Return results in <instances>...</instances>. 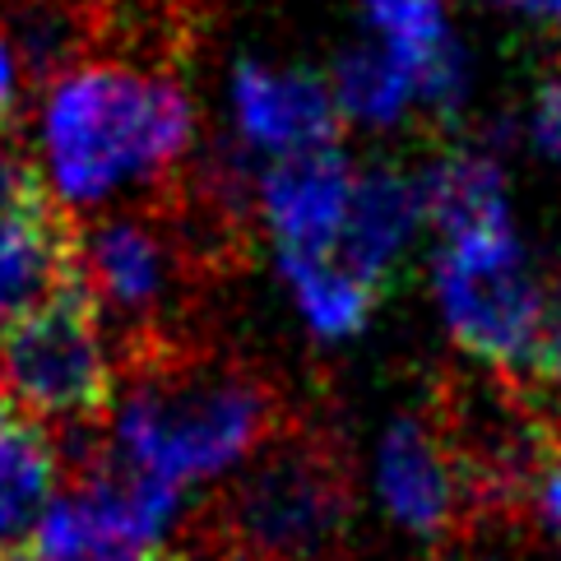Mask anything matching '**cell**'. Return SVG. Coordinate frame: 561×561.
I'll list each match as a JSON object with an SVG mask.
<instances>
[{
	"label": "cell",
	"instance_id": "cell-5",
	"mask_svg": "<svg viewBox=\"0 0 561 561\" xmlns=\"http://www.w3.org/2000/svg\"><path fill=\"white\" fill-rule=\"evenodd\" d=\"M0 376L33 417L70 427H93L116 404V363L107 325L89 293L75 284L24 325L0 339Z\"/></svg>",
	"mask_w": 561,
	"mask_h": 561
},
{
	"label": "cell",
	"instance_id": "cell-12",
	"mask_svg": "<svg viewBox=\"0 0 561 561\" xmlns=\"http://www.w3.org/2000/svg\"><path fill=\"white\" fill-rule=\"evenodd\" d=\"M427 232L423 195H417V172L394 163H367L357 168V191L348 209V228L339 242V260L363 274L367 284L386 293L394 270L404 265L413 242Z\"/></svg>",
	"mask_w": 561,
	"mask_h": 561
},
{
	"label": "cell",
	"instance_id": "cell-19",
	"mask_svg": "<svg viewBox=\"0 0 561 561\" xmlns=\"http://www.w3.org/2000/svg\"><path fill=\"white\" fill-rule=\"evenodd\" d=\"M534 511L543 515V525L561 538V440H552L543 465H538V478H534Z\"/></svg>",
	"mask_w": 561,
	"mask_h": 561
},
{
	"label": "cell",
	"instance_id": "cell-7",
	"mask_svg": "<svg viewBox=\"0 0 561 561\" xmlns=\"http://www.w3.org/2000/svg\"><path fill=\"white\" fill-rule=\"evenodd\" d=\"M228 135L247 168L265 172L288 158L339 145V107L330 75L311 66H284L265 56H242L228 70Z\"/></svg>",
	"mask_w": 561,
	"mask_h": 561
},
{
	"label": "cell",
	"instance_id": "cell-21",
	"mask_svg": "<svg viewBox=\"0 0 561 561\" xmlns=\"http://www.w3.org/2000/svg\"><path fill=\"white\" fill-rule=\"evenodd\" d=\"M534 371L561 386V278H552V316H548V334H543V348H538Z\"/></svg>",
	"mask_w": 561,
	"mask_h": 561
},
{
	"label": "cell",
	"instance_id": "cell-26",
	"mask_svg": "<svg viewBox=\"0 0 561 561\" xmlns=\"http://www.w3.org/2000/svg\"><path fill=\"white\" fill-rule=\"evenodd\" d=\"M538 24L561 33V0H543V5H538Z\"/></svg>",
	"mask_w": 561,
	"mask_h": 561
},
{
	"label": "cell",
	"instance_id": "cell-20",
	"mask_svg": "<svg viewBox=\"0 0 561 561\" xmlns=\"http://www.w3.org/2000/svg\"><path fill=\"white\" fill-rule=\"evenodd\" d=\"M33 186H37V172L28 163H19V158L0 145V214L14 209Z\"/></svg>",
	"mask_w": 561,
	"mask_h": 561
},
{
	"label": "cell",
	"instance_id": "cell-27",
	"mask_svg": "<svg viewBox=\"0 0 561 561\" xmlns=\"http://www.w3.org/2000/svg\"><path fill=\"white\" fill-rule=\"evenodd\" d=\"M10 423V386H5V376H0V427Z\"/></svg>",
	"mask_w": 561,
	"mask_h": 561
},
{
	"label": "cell",
	"instance_id": "cell-14",
	"mask_svg": "<svg viewBox=\"0 0 561 561\" xmlns=\"http://www.w3.org/2000/svg\"><path fill=\"white\" fill-rule=\"evenodd\" d=\"M417 195H423V218L436 232V242L515 224L506 163L492 149H478V145L440 149L417 172Z\"/></svg>",
	"mask_w": 561,
	"mask_h": 561
},
{
	"label": "cell",
	"instance_id": "cell-18",
	"mask_svg": "<svg viewBox=\"0 0 561 561\" xmlns=\"http://www.w3.org/2000/svg\"><path fill=\"white\" fill-rule=\"evenodd\" d=\"M529 145L561 163V66L534 89V103H529Z\"/></svg>",
	"mask_w": 561,
	"mask_h": 561
},
{
	"label": "cell",
	"instance_id": "cell-13",
	"mask_svg": "<svg viewBox=\"0 0 561 561\" xmlns=\"http://www.w3.org/2000/svg\"><path fill=\"white\" fill-rule=\"evenodd\" d=\"M75 496L84 501L107 561L153 548V538L182 511V488H172L145 469H130L112 450H98L93 465H84Z\"/></svg>",
	"mask_w": 561,
	"mask_h": 561
},
{
	"label": "cell",
	"instance_id": "cell-9",
	"mask_svg": "<svg viewBox=\"0 0 561 561\" xmlns=\"http://www.w3.org/2000/svg\"><path fill=\"white\" fill-rule=\"evenodd\" d=\"M376 496L390 519L409 534L440 538L450 534L469 496L465 459L436 423L404 413L380 432L376 446Z\"/></svg>",
	"mask_w": 561,
	"mask_h": 561
},
{
	"label": "cell",
	"instance_id": "cell-2",
	"mask_svg": "<svg viewBox=\"0 0 561 561\" xmlns=\"http://www.w3.org/2000/svg\"><path fill=\"white\" fill-rule=\"evenodd\" d=\"M278 399L228 363H145L112 404V455L172 488L214 483L274 446Z\"/></svg>",
	"mask_w": 561,
	"mask_h": 561
},
{
	"label": "cell",
	"instance_id": "cell-11",
	"mask_svg": "<svg viewBox=\"0 0 561 561\" xmlns=\"http://www.w3.org/2000/svg\"><path fill=\"white\" fill-rule=\"evenodd\" d=\"M79 232L37 182L14 209L0 214V339L56 302L79 278Z\"/></svg>",
	"mask_w": 561,
	"mask_h": 561
},
{
	"label": "cell",
	"instance_id": "cell-1",
	"mask_svg": "<svg viewBox=\"0 0 561 561\" xmlns=\"http://www.w3.org/2000/svg\"><path fill=\"white\" fill-rule=\"evenodd\" d=\"M195 135V103L172 75L84 61L47 84L37 116V182L56 209L98 214L172 182Z\"/></svg>",
	"mask_w": 561,
	"mask_h": 561
},
{
	"label": "cell",
	"instance_id": "cell-15",
	"mask_svg": "<svg viewBox=\"0 0 561 561\" xmlns=\"http://www.w3.org/2000/svg\"><path fill=\"white\" fill-rule=\"evenodd\" d=\"M330 89H334L339 122L371 135H390L399 126H409L413 116H423V79L380 47L363 43V37L339 51V61L330 70Z\"/></svg>",
	"mask_w": 561,
	"mask_h": 561
},
{
	"label": "cell",
	"instance_id": "cell-24",
	"mask_svg": "<svg viewBox=\"0 0 561 561\" xmlns=\"http://www.w3.org/2000/svg\"><path fill=\"white\" fill-rule=\"evenodd\" d=\"M0 561H47V557L37 552L33 543H14V548H5V552H0Z\"/></svg>",
	"mask_w": 561,
	"mask_h": 561
},
{
	"label": "cell",
	"instance_id": "cell-6",
	"mask_svg": "<svg viewBox=\"0 0 561 561\" xmlns=\"http://www.w3.org/2000/svg\"><path fill=\"white\" fill-rule=\"evenodd\" d=\"M79 288L103 325L149 334L186 297V247L163 218L145 209L103 214L79 232Z\"/></svg>",
	"mask_w": 561,
	"mask_h": 561
},
{
	"label": "cell",
	"instance_id": "cell-25",
	"mask_svg": "<svg viewBox=\"0 0 561 561\" xmlns=\"http://www.w3.org/2000/svg\"><path fill=\"white\" fill-rule=\"evenodd\" d=\"M116 561H182V557L168 552V548H145V552H126V557H116Z\"/></svg>",
	"mask_w": 561,
	"mask_h": 561
},
{
	"label": "cell",
	"instance_id": "cell-16",
	"mask_svg": "<svg viewBox=\"0 0 561 561\" xmlns=\"http://www.w3.org/2000/svg\"><path fill=\"white\" fill-rule=\"evenodd\" d=\"M274 274L284 284L288 302L316 344H348L357 339L380 302V288L353 274L339 255L325 260H274Z\"/></svg>",
	"mask_w": 561,
	"mask_h": 561
},
{
	"label": "cell",
	"instance_id": "cell-22",
	"mask_svg": "<svg viewBox=\"0 0 561 561\" xmlns=\"http://www.w3.org/2000/svg\"><path fill=\"white\" fill-rule=\"evenodd\" d=\"M14 103H19V56L10 47V37L0 33V126L14 116Z\"/></svg>",
	"mask_w": 561,
	"mask_h": 561
},
{
	"label": "cell",
	"instance_id": "cell-10",
	"mask_svg": "<svg viewBox=\"0 0 561 561\" xmlns=\"http://www.w3.org/2000/svg\"><path fill=\"white\" fill-rule=\"evenodd\" d=\"M363 43L423 79V116L459 122L473 98V61L446 0H357Z\"/></svg>",
	"mask_w": 561,
	"mask_h": 561
},
{
	"label": "cell",
	"instance_id": "cell-4",
	"mask_svg": "<svg viewBox=\"0 0 561 561\" xmlns=\"http://www.w3.org/2000/svg\"><path fill=\"white\" fill-rule=\"evenodd\" d=\"M344 529L348 478L316 440H274L224 501V543L237 561H325Z\"/></svg>",
	"mask_w": 561,
	"mask_h": 561
},
{
	"label": "cell",
	"instance_id": "cell-8",
	"mask_svg": "<svg viewBox=\"0 0 561 561\" xmlns=\"http://www.w3.org/2000/svg\"><path fill=\"white\" fill-rule=\"evenodd\" d=\"M357 168L344 149H316L288 163L255 172L251 209L265 228L274 260H325L339 255L357 191Z\"/></svg>",
	"mask_w": 561,
	"mask_h": 561
},
{
	"label": "cell",
	"instance_id": "cell-23",
	"mask_svg": "<svg viewBox=\"0 0 561 561\" xmlns=\"http://www.w3.org/2000/svg\"><path fill=\"white\" fill-rule=\"evenodd\" d=\"M488 5H496V10H515V14H529V19H538V5H543V0H488Z\"/></svg>",
	"mask_w": 561,
	"mask_h": 561
},
{
	"label": "cell",
	"instance_id": "cell-17",
	"mask_svg": "<svg viewBox=\"0 0 561 561\" xmlns=\"http://www.w3.org/2000/svg\"><path fill=\"white\" fill-rule=\"evenodd\" d=\"M56 473L61 455L51 432L28 417H10L0 427V538H19L28 525L37 529L56 501Z\"/></svg>",
	"mask_w": 561,
	"mask_h": 561
},
{
	"label": "cell",
	"instance_id": "cell-3",
	"mask_svg": "<svg viewBox=\"0 0 561 561\" xmlns=\"http://www.w3.org/2000/svg\"><path fill=\"white\" fill-rule=\"evenodd\" d=\"M432 302L450 344L492 371H534L552 316V278L506 228L446 237L427 265Z\"/></svg>",
	"mask_w": 561,
	"mask_h": 561
}]
</instances>
